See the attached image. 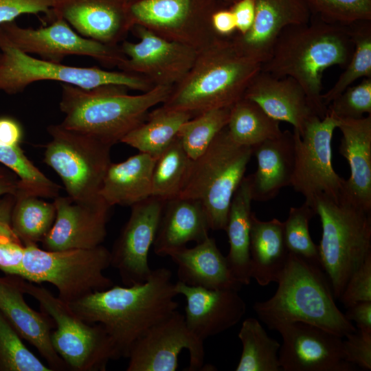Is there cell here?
<instances>
[{
    "mask_svg": "<svg viewBox=\"0 0 371 371\" xmlns=\"http://www.w3.org/2000/svg\"><path fill=\"white\" fill-rule=\"evenodd\" d=\"M178 295L186 300L184 319L199 339L220 334L238 324L246 312V304L234 289H210L175 282Z\"/></svg>",
    "mask_w": 371,
    "mask_h": 371,
    "instance_id": "21",
    "label": "cell"
},
{
    "mask_svg": "<svg viewBox=\"0 0 371 371\" xmlns=\"http://www.w3.org/2000/svg\"><path fill=\"white\" fill-rule=\"evenodd\" d=\"M18 188V177L8 168L0 166V198L8 194L15 195Z\"/></svg>",
    "mask_w": 371,
    "mask_h": 371,
    "instance_id": "52",
    "label": "cell"
},
{
    "mask_svg": "<svg viewBox=\"0 0 371 371\" xmlns=\"http://www.w3.org/2000/svg\"><path fill=\"white\" fill-rule=\"evenodd\" d=\"M228 7L223 0H136L129 14L133 27L142 26L199 52L222 38L214 31L211 17Z\"/></svg>",
    "mask_w": 371,
    "mask_h": 371,
    "instance_id": "12",
    "label": "cell"
},
{
    "mask_svg": "<svg viewBox=\"0 0 371 371\" xmlns=\"http://www.w3.org/2000/svg\"><path fill=\"white\" fill-rule=\"evenodd\" d=\"M15 201V196L8 194L0 198V221L10 223L11 213Z\"/></svg>",
    "mask_w": 371,
    "mask_h": 371,
    "instance_id": "53",
    "label": "cell"
},
{
    "mask_svg": "<svg viewBox=\"0 0 371 371\" xmlns=\"http://www.w3.org/2000/svg\"><path fill=\"white\" fill-rule=\"evenodd\" d=\"M311 15L333 23L371 20V0H304Z\"/></svg>",
    "mask_w": 371,
    "mask_h": 371,
    "instance_id": "42",
    "label": "cell"
},
{
    "mask_svg": "<svg viewBox=\"0 0 371 371\" xmlns=\"http://www.w3.org/2000/svg\"><path fill=\"white\" fill-rule=\"evenodd\" d=\"M315 214V211L305 202L300 207H291L283 222V230L289 253L320 265L318 247L309 233V222Z\"/></svg>",
    "mask_w": 371,
    "mask_h": 371,
    "instance_id": "40",
    "label": "cell"
},
{
    "mask_svg": "<svg viewBox=\"0 0 371 371\" xmlns=\"http://www.w3.org/2000/svg\"><path fill=\"white\" fill-rule=\"evenodd\" d=\"M4 36L14 47L40 58L62 63L69 56L91 58L106 68L118 67L126 59L120 46H109L82 36L63 19L39 28L23 27L14 21L0 25Z\"/></svg>",
    "mask_w": 371,
    "mask_h": 371,
    "instance_id": "14",
    "label": "cell"
},
{
    "mask_svg": "<svg viewBox=\"0 0 371 371\" xmlns=\"http://www.w3.org/2000/svg\"><path fill=\"white\" fill-rule=\"evenodd\" d=\"M0 163L18 177L16 193L53 199L59 196L60 187L34 166L20 146L0 145Z\"/></svg>",
    "mask_w": 371,
    "mask_h": 371,
    "instance_id": "38",
    "label": "cell"
},
{
    "mask_svg": "<svg viewBox=\"0 0 371 371\" xmlns=\"http://www.w3.org/2000/svg\"><path fill=\"white\" fill-rule=\"evenodd\" d=\"M339 300L348 308L362 301H371V254L349 278Z\"/></svg>",
    "mask_w": 371,
    "mask_h": 371,
    "instance_id": "45",
    "label": "cell"
},
{
    "mask_svg": "<svg viewBox=\"0 0 371 371\" xmlns=\"http://www.w3.org/2000/svg\"><path fill=\"white\" fill-rule=\"evenodd\" d=\"M130 0H55L53 19L61 18L84 37L119 46L132 30Z\"/></svg>",
    "mask_w": 371,
    "mask_h": 371,
    "instance_id": "20",
    "label": "cell"
},
{
    "mask_svg": "<svg viewBox=\"0 0 371 371\" xmlns=\"http://www.w3.org/2000/svg\"><path fill=\"white\" fill-rule=\"evenodd\" d=\"M347 308L345 317L350 322H354L357 329L371 332V301L355 303Z\"/></svg>",
    "mask_w": 371,
    "mask_h": 371,
    "instance_id": "50",
    "label": "cell"
},
{
    "mask_svg": "<svg viewBox=\"0 0 371 371\" xmlns=\"http://www.w3.org/2000/svg\"><path fill=\"white\" fill-rule=\"evenodd\" d=\"M135 1H136V0H130V2L132 3V2Z\"/></svg>",
    "mask_w": 371,
    "mask_h": 371,
    "instance_id": "55",
    "label": "cell"
},
{
    "mask_svg": "<svg viewBox=\"0 0 371 371\" xmlns=\"http://www.w3.org/2000/svg\"><path fill=\"white\" fill-rule=\"evenodd\" d=\"M47 131L50 140L45 148L44 162L60 177L67 195L78 201L99 197L111 163L112 146L60 123L49 125Z\"/></svg>",
    "mask_w": 371,
    "mask_h": 371,
    "instance_id": "11",
    "label": "cell"
},
{
    "mask_svg": "<svg viewBox=\"0 0 371 371\" xmlns=\"http://www.w3.org/2000/svg\"><path fill=\"white\" fill-rule=\"evenodd\" d=\"M156 158L139 153L124 161L111 163L100 195L110 205L132 206L151 196Z\"/></svg>",
    "mask_w": 371,
    "mask_h": 371,
    "instance_id": "29",
    "label": "cell"
},
{
    "mask_svg": "<svg viewBox=\"0 0 371 371\" xmlns=\"http://www.w3.org/2000/svg\"><path fill=\"white\" fill-rule=\"evenodd\" d=\"M353 49L348 25L328 23L311 15L308 22L282 31L260 71L296 80L315 115L322 119L328 111L322 99V74L333 66L346 67Z\"/></svg>",
    "mask_w": 371,
    "mask_h": 371,
    "instance_id": "2",
    "label": "cell"
},
{
    "mask_svg": "<svg viewBox=\"0 0 371 371\" xmlns=\"http://www.w3.org/2000/svg\"><path fill=\"white\" fill-rule=\"evenodd\" d=\"M232 140L253 147L282 133L280 122L268 115L257 104L242 98L230 108L226 126Z\"/></svg>",
    "mask_w": 371,
    "mask_h": 371,
    "instance_id": "33",
    "label": "cell"
},
{
    "mask_svg": "<svg viewBox=\"0 0 371 371\" xmlns=\"http://www.w3.org/2000/svg\"><path fill=\"white\" fill-rule=\"evenodd\" d=\"M327 113L337 119H359L371 114V78L347 87L328 105Z\"/></svg>",
    "mask_w": 371,
    "mask_h": 371,
    "instance_id": "43",
    "label": "cell"
},
{
    "mask_svg": "<svg viewBox=\"0 0 371 371\" xmlns=\"http://www.w3.org/2000/svg\"><path fill=\"white\" fill-rule=\"evenodd\" d=\"M251 277L265 286L276 282L288 258L283 222L277 218L260 221L252 212L250 228Z\"/></svg>",
    "mask_w": 371,
    "mask_h": 371,
    "instance_id": "30",
    "label": "cell"
},
{
    "mask_svg": "<svg viewBox=\"0 0 371 371\" xmlns=\"http://www.w3.org/2000/svg\"><path fill=\"white\" fill-rule=\"evenodd\" d=\"M253 201L248 177H244L229 205L226 231L229 249L226 259L235 280L242 286L249 284L250 228Z\"/></svg>",
    "mask_w": 371,
    "mask_h": 371,
    "instance_id": "31",
    "label": "cell"
},
{
    "mask_svg": "<svg viewBox=\"0 0 371 371\" xmlns=\"http://www.w3.org/2000/svg\"><path fill=\"white\" fill-rule=\"evenodd\" d=\"M337 120L327 113L324 118L311 116L303 133L293 130L295 166L291 186L305 198L315 210L319 196L339 201L345 179L332 165V137Z\"/></svg>",
    "mask_w": 371,
    "mask_h": 371,
    "instance_id": "13",
    "label": "cell"
},
{
    "mask_svg": "<svg viewBox=\"0 0 371 371\" xmlns=\"http://www.w3.org/2000/svg\"><path fill=\"white\" fill-rule=\"evenodd\" d=\"M131 30L139 41H124L120 45L126 59L117 68L144 76L154 87H173L180 82L192 67L198 52L140 25H134Z\"/></svg>",
    "mask_w": 371,
    "mask_h": 371,
    "instance_id": "16",
    "label": "cell"
},
{
    "mask_svg": "<svg viewBox=\"0 0 371 371\" xmlns=\"http://www.w3.org/2000/svg\"><path fill=\"white\" fill-rule=\"evenodd\" d=\"M210 230L204 208L198 200L176 197L166 201L153 243L154 252L168 256L190 242L199 243Z\"/></svg>",
    "mask_w": 371,
    "mask_h": 371,
    "instance_id": "27",
    "label": "cell"
},
{
    "mask_svg": "<svg viewBox=\"0 0 371 371\" xmlns=\"http://www.w3.org/2000/svg\"><path fill=\"white\" fill-rule=\"evenodd\" d=\"M255 3L251 29L243 35L235 33L230 38L240 53L262 65L282 31L308 22L311 13L304 0H255Z\"/></svg>",
    "mask_w": 371,
    "mask_h": 371,
    "instance_id": "22",
    "label": "cell"
},
{
    "mask_svg": "<svg viewBox=\"0 0 371 371\" xmlns=\"http://www.w3.org/2000/svg\"><path fill=\"white\" fill-rule=\"evenodd\" d=\"M203 341L186 326L184 315L177 310L147 330L132 345L127 371H175L183 349L190 354L188 371L202 370L205 351Z\"/></svg>",
    "mask_w": 371,
    "mask_h": 371,
    "instance_id": "15",
    "label": "cell"
},
{
    "mask_svg": "<svg viewBox=\"0 0 371 371\" xmlns=\"http://www.w3.org/2000/svg\"><path fill=\"white\" fill-rule=\"evenodd\" d=\"M211 23L215 33L223 38H229L236 32L234 14L228 8L216 10L212 15Z\"/></svg>",
    "mask_w": 371,
    "mask_h": 371,
    "instance_id": "49",
    "label": "cell"
},
{
    "mask_svg": "<svg viewBox=\"0 0 371 371\" xmlns=\"http://www.w3.org/2000/svg\"><path fill=\"white\" fill-rule=\"evenodd\" d=\"M278 288L253 309L272 330L295 323L315 325L341 337L357 330L337 307L330 281L320 265L289 253Z\"/></svg>",
    "mask_w": 371,
    "mask_h": 371,
    "instance_id": "3",
    "label": "cell"
},
{
    "mask_svg": "<svg viewBox=\"0 0 371 371\" xmlns=\"http://www.w3.org/2000/svg\"><path fill=\"white\" fill-rule=\"evenodd\" d=\"M238 337L243 350L236 371H282L280 343L268 335L258 319H245Z\"/></svg>",
    "mask_w": 371,
    "mask_h": 371,
    "instance_id": "35",
    "label": "cell"
},
{
    "mask_svg": "<svg viewBox=\"0 0 371 371\" xmlns=\"http://www.w3.org/2000/svg\"><path fill=\"white\" fill-rule=\"evenodd\" d=\"M0 56H1V52H0Z\"/></svg>",
    "mask_w": 371,
    "mask_h": 371,
    "instance_id": "56",
    "label": "cell"
},
{
    "mask_svg": "<svg viewBox=\"0 0 371 371\" xmlns=\"http://www.w3.org/2000/svg\"><path fill=\"white\" fill-rule=\"evenodd\" d=\"M230 108L203 112L181 126L177 137L191 159L194 160L203 153L216 135L226 127Z\"/></svg>",
    "mask_w": 371,
    "mask_h": 371,
    "instance_id": "39",
    "label": "cell"
},
{
    "mask_svg": "<svg viewBox=\"0 0 371 371\" xmlns=\"http://www.w3.org/2000/svg\"><path fill=\"white\" fill-rule=\"evenodd\" d=\"M111 253L100 245L87 249L48 251L37 245L25 246L20 278L34 283L49 282L67 304L113 285L104 273Z\"/></svg>",
    "mask_w": 371,
    "mask_h": 371,
    "instance_id": "8",
    "label": "cell"
},
{
    "mask_svg": "<svg viewBox=\"0 0 371 371\" xmlns=\"http://www.w3.org/2000/svg\"><path fill=\"white\" fill-rule=\"evenodd\" d=\"M243 98L257 104L274 120L291 124L300 135L308 119L315 115L304 89L291 77L277 78L260 70Z\"/></svg>",
    "mask_w": 371,
    "mask_h": 371,
    "instance_id": "24",
    "label": "cell"
},
{
    "mask_svg": "<svg viewBox=\"0 0 371 371\" xmlns=\"http://www.w3.org/2000/svg\"><path fill=\"white\" fill-rule=\"evenodd\" d=\"M192 160L176 136L156 159L152 174L151 196L164 201L177 197Z\"/></svg>",
    "mask_w": 371,
    "mask_h": 371,
    "instance_id": "36",
    "label": "cell"
},
{
    "mask_svg": "<svg viewBox=\"0 0 371 371\" xmlns=\"http://www.w3.org/2000/svg\"><path fill=\"white\" fill-rule=\"evenodd\" d=\"M10 225L25 246L42 242L52 229L56 214L54 202L16 193Z\"/></svg>",
    "mask_w": 371,
    "mask_h": 371,
    "instance_id": "34",
    "label": "cell"
},
{
    "mask_svg": "<svg viewBox=\"0 0 371 371\" xmlns=\"http://www.w3.org/2000/svg\"><path fill=\"white\" fill-rule=\"evenodd\" d=\"M56 214L54 225L43 240L48 251L87 249L102 245L111 206L100 196L78 201L69 196L54 199Z\"/></svg>",
    "mask_w": 371,
    "mask_h": 371,
    "instance_id": "19",
    "label": "cell"
},
{
    "mask_svg": "<svg viewBox=\"0 0 371 371\" xmlns=\"http://www.w3.org/2000/svg\"><path fill=\"white\" fill-rule=\"evenodd\" d=\"M256 170L247 176L252 199L265 202L274 199L284 187L291 186L295 166L293 133L286 130L278 137L252 147Z\"/></svg>",
    "mask_w": 371,
    "mask_h": 371,
    "instance_id": "26",
    "label": "cell"
},
{
    "mask_svg": "<svg viewBox=\"0 0 371 371\" xmlns=\"http://www.w3.org/2000/svg\"><path fill=\"white\" fill-rule=\"evenodd\" d=\"M236 22V34L243 35L251 27L256 11L255 0H238L229 6Z\"/></svg>",
    "mask_w": 371,
    "mask_h": 371,
    "instance_id": "48",
    "label": "cell"
},
{
    "mask_svg": "<svg viewBox=\"0 0 371 371\" xmlns=\"http://www.w3.org/2000/svg\"><path fill=\"white\" fill-rule=\"evenodd\" d=\"M23 138V129L15 119L0 117V145L6 146H20Z\"/></svg>",
    "mask_w": 371,
    "mask_h": 371,
    "instance_id": "51",
    "label": "cell"
},
{
    "mask_svg": "<svg viewBox=\"0 0 371 371\" xmlns=\"http://www.w3.org/2000/svg\"><path fill=\"white\" fill-rule=\"evenodd\" d=\"M20 279L9 275L0 277V311L19 336L36 348L51 370H68L52 345L51 318L27 304Z\"/></svg>",
    "mask_w": 371,
    "mask_h": 371,
    "instance_id": "23",
    "label": "cell"
},
{
    "mask_svg": "<svg viewBox=\"0 0 371 371\" xmlns=\"http://www.w3.org/2000/svg\"><path fill=\"white\" fill-rule=\"evenodd\" d=\"M172 89L155 86L141 94L129 95L122 85L82 89L62 84L59 107L65 117L60 124L113 146L143 123L152 107L163 104Z\"/></svg>",
    "mask_w": 371,
    "mask_h": 371,
    "instance_id": "4",
    "label": "cell"
},
{
    "mask_svg": "<svg viewBox=\"0 0 371 371\" xmlns=\"http://www.w3.org/2000/svg\"><path fill=\"white\" fill-rule=\"evenodd\" d=\"M342 134L339 154L350 174L341 199L371 212V115L359 119H337Z\"/></svg>",
    "mask_w": 371,
    "mask_h": 371,
    "instance_id": "25",
    "label": "cell"
},
{
    "mask_svg": "<svg viewBox=\"0 0 371 371\" xmlns=\"http://www.w3.org/2000/svg\"><path fill=\"white\" fill-rule=\"evenodd\" d=\"M278 332L282 337L278 352L282 371H354L345 360L342 337L315 325L295 322Z\"/></svg>",
    "mask_w": 371,
    "mask_h": 371,
    "instance_id": "18",
    "label": "cell"
},
{
    "mask_svg": "<svg viewBox=\"0 0 371 371\" xmlns=\"http://www.w3.org/2000/svg\"><path fill=\"white\" fill-rule=\"evenodd\" d=\"M20 282L24 293L38 301L54 324L51 343L69 370L104 371L110 360L117 359L111 340L102 325L86 322L45 287L21 278Z\"/></svg>",
    "mask_w": 371,
    "mask_h": 371,
    "instance_id": "10",
    "label": "cell"
},
{
    "mask_svg": "<svg viewBox=\"0 0 371 371\" xmlns=\"http://www.w3.org/2000/svg\"><path fill=\"white\" fill-rule=\"evenodd\" d=\"M348 25L354 45L353 52L336 82L322 93L324 103L327 106L356 80L371 78V20L359 21Z\"/></svg>",
    "mask_w": 371,
    "mask_h": 371,
    "instance_id": "37",
    "label": "cell"
},
{
    "mask_svg": "<svg viewBox=\"0 0 371 371\" xmlns=\"http://www.w3.org/2000/svg\"><path fill=\"white\" fill-rule=\"evenodd\" d=\"M192 117V115L188 112L161 106L150 111L146 120L120 142L157 159L175 139L181 126Z\"/></svg>",
    "mask_w": 371,
    "mask_h": 371,
    "instance_id": "32",
    "label": "cell"
},
{
    "mask_svg": "<svg viewBox=\"0 0 371 371\" xmlns=\"http://www.w3.org/2000/svg\"><path fill=\"white\" fill-rule=\"evenodd\" d=\"M261 63L239 52L229 38H220L198 52L183 79L174 86L162 106L193 117L231 107L240 100Z\"/></svg>",
    "mask_w": 371,
    "mask_h": 371,
    "instance_id": "5",
    "label": "cell"
},
{
    "mask_svg": "<svg viewBox=\"0 0 371 371\" xmlns=\"http://www.w3.org/2000/svg\"><path fill=\"white\" fill-rule=\"evenodd\" d=\"M0 52V91L7 94L21 93L31 84L43 80L82 89L117 85L142 93L154 87L146 78L133 73L98 67L69 66L34 58L11 45L1 29Z\"/></svg>",
    "mask_w": 371,
    "mask_h": 371,
    "instance_id": "9",
    "label": "cell"
},
{
    "mask_svg": "<svg viewBox=\"0 0 371 371\" xmlns=\"http://www.w3.org/2000/svg\"><path fill=\"white\" fill-rule=\"evenodd\" d=\"M0 311V370L52 371L24 344Z\"/></svg>",
    "mask_w": 371,
    "mask_h": 371,
    "instance_id": "41",
    "label": "cell"
},
{
    "mask_svg": "<svg viewBox=\"0 0 371 371\" xmlns=\"http://www.w3.org/2000/svg\"><path fill=\"white\" fill-rule=\"evenodd\" d=\"M252 148L234 142L227 128L192 163L177 197L198 200L210 229L225 230L232 197L244 177Z\"/></svg>",
    "mask_w": 371,
    "mask_h": 371,
    "instance_id": "6",
    "label": "cell"
},
{
    "mask_svg": "<svg viewBox=\"0 0 371 371\" xmlns=\"http://www.w3.org/2000/svg\"><path fill=\"white\" fill-rule=\"evenodd\" d=\"M343 341L345 360L363 370H371V332L357 329Z\"/></svg>",
    "mask_w": 371,
    "mask_h": 371,
    "instance_id": "46",
    "label": "cell"
},
{
    "mask_svg": "<svg viewBox=\"0 0 371 371\" xmlns=\"http://www.w3.org/2000/svg\"><path fill=\"white\" fill-rule=\"evenodd\" d=\"M315 211L322 229L320 265L339 299L350 276L371 254V212L324 196L317 198Z\"/></svg>",
    "mask_w": 371,
    "mask_h": 371,
    "instance_id": "7",
    "label": "cell"
},
{
    "mask_svg": "<svg viewBox=\"0 0 371 371\" xmlns=\"http://www.w3.org/2000/svg\"><path fill=\"white\" fill-rule=\"evenodd\" d=\"M168 256L177 266L178 281L187 285L237 291L242 286L234 278L226 257L213 238L208 236L191 248L177 249Z\"/></svg>",
    "mask_w": 371,
    "mask_h": 371,
    "instance_id": "28",
    "label": "cell"
},
{
    "mask_svg": "<svg viewBox=\"0 0 371 371\" xmlns=\"http://www.w3.org/2000/svg\"><path fill=\"white\" fill-rule=\"evenodd\" d=\"M165 203L150 196L131 206L130 216L110 251L111 266L125 286L144 282L152 272L148 254Z\"/></svg>",
    "mask_w": 371,
    "mask_h": 371,
    "instance_id": "17",
    "label": "cell"
},
{
    "mask_svg": "<svg viewBox=\"0 0 371 371\" xmlns=\"http://www.w3.org/2000/svg\"><path fill=\"white\" fill-rule=\"evenodd\" d=\"M25 245L10 223L0 221V271L5 275L20 276Z\"/></svg>",
    "mask_w": 371,
    "mask_h": 371,
    "instance_id": "44",
    "label": "cell"
},
{
    "mask_svg": "<svg viewBox=\"0 0 371 371\" xmlns=\"http://www.w3.org/2000/svg\"><path fill=\"white\" fill-rule=\"evenodd\" d=\"M55 0H0V25L23 14L45 13L51 16Z\"/></svg>",
    "mask_w": 371,
    "mask_h": 371,
    "instance_id": "47",
    "label": "cell"
},
{
    "mask_svg": "<svg viewBox=\"0 0 371 371\" xmlns=\"http://www.w3.org/2000/svg\"><path fill=\"white\" fill-rule=\"evenodd\" d=\"M226 4L229 7L232 3L236 2L238 0H223Z\"/></svg>",
    "mask_w": 371,
    "mask_h": 371,
    "instance_id": "54",
    "label": "cell"
},
{
    "mask_svg": "<svg viewBox=\"0 0 371 371\" xmlns=\"http://www.w3.org/2000/svg\"><path fill=\"white\" fill-rule=\"evenodd\" d=\"M172 275L168 268H157L143 283L113 285L67 304L86 322L104 327L117 359L127 358L139 337L177 309Z\"/></svg>",
    "mask_w": 371,
    "mask_h": 371,
    "instance_id": "1",
    "label": "cell"
}]
</instances>
